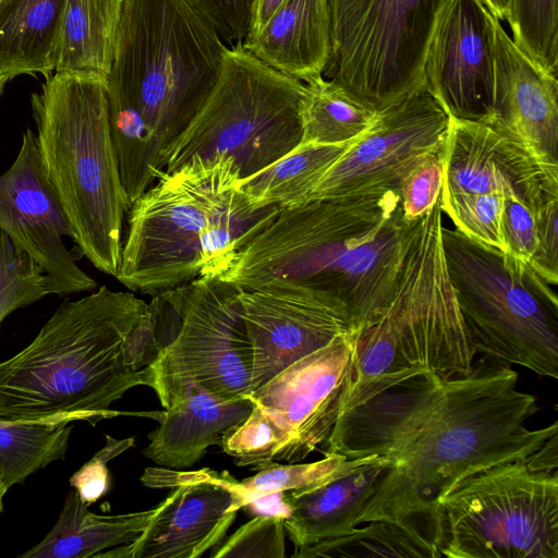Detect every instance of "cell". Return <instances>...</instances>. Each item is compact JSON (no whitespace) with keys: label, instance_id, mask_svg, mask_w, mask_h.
Listing matches in <instances>:
<instances>
[{"label":"cell","instance_id":"1","mask_svg":"<svg viewBox=\"0 0 558 558\" xmlns=\"http://www.w3.org/2000/svg\"><path fill=\"white\" fill-rule=\"evenodd\" d=\"M518 378L510 365L483 356L465 375L423 372L341 413L324 454L389 461L355 525L397 523L440 558L439 500L470 475L525 459L558 434L557 422L526 427L539 407Z\"/></svg>","mask_w":558,"mask_h":558},{"label":"cell","instance_id":"2","mask_svg":"<svg viewBox=\"0 0 558 558\" xmlns=\"http://www.w3.org/2000/svg\"><path fill=\"white\" fill-rule=\"evenodd\" d=\"M417 220L399 191L282 208L215 272L240 290L307 289L340 301L356 328L387 303Z\"/></svg>","mask_w":558,"mask_h":558},{"label":"cell","instance_id":"3","mask_svg":"<svg viewBox=\"0 0 558 558\" xmlns=\"http://www.w3.org/2000/svg\"><path fill=\"white\" fill-rule=\"evenodd\" d=\"M228 47L189 0H122L105 84L123 178L156 167L213 90Z\"/></svg>","mask_w":558,"mask_h":558},{"label":"cell","instance_id":"4","mask_svg":"<svg viewBox=\"0 0 558 558\" xmlns=\"http://www.w3.org/2000/svg\"><path fill=\"white\" fill-rule=\"evenodd\" d=\"M147 303L102 286L63 302L23 350L0 362V420L95 426L123 412L110 405L145 385L146 369L124 365L125 335Z\"/></svg>","mask_w":558,"mask_h":558},{"label":"cell","instance_id":"5","mask_svg":"<svg viewBox=\"0 0 558 558\" xmlns=\"http://www.w3.org/2000/svg\"><path fill=\"white\" fill-rule=\"evenodd\" d=\"M44 171L76 247L116 277L131 201L124 190L102 81L53 72L31 96Z\"/></svg>","mask_w":558,"mask_h":558},{"label":"cell","instance_id":"6","mask_svg":"<svg viewBox=\"0 0 558 558\" xmlns=\"http://www.w3.org/2000/svg\"><path fill=\"white\" fill-rule=\"evenodd\" d=\"M451 283L476 354L558 379V298L529 264L442 225Z\"/></svg>","mask_w":558,"mask_h":558},{"label":"cell","instance_id":"7","mask_svg":"<svg viewBox=\"0 0 558 558\" xmlns=\"http://www.w3.org/2000/svg\"><path fill=\"white\" fill-rule=\"evenodd\" d=\"M306 84L257 59L242 43L227 48L219 77L196 116L161 153L171 171L195 157L230 158L252 177L301 141Z\"/></svg>","mask_w":558,"mask_h":558},{"label":"cell","instance_id":"8","mask_svg":"<svg viewBox=\"0 0 558 558\" xmlns=\"http://www.w3.org/2000/svg\"><path fill=\"white\" fill-rule=\"evenodd\" d=\"M241 180L226 156L195 157L163 170L128 211L117 280L155 295L199 277L201 238Z\"/></svg>","mask_w":558,"mask_h":558},{"label":"cell","instance_id":"9","mask_svg":"<svg viewBox=\"0 0 558 558\" xmlns=\"http://www.w3.org/2000/svg\"><path fill=\"white\" fill-rule=\"evenodd\" d=\"M158 324L167 328L157 360L146 366V386L167 409L196 384L221 400L252 391L254 353L243 316L240 289L199 276L155 294Z\"/></svg>","mask_w":558,"mask_h":558},{"label":"cell","instance_id":"10","mask_svg":"<svg viewBox=\"0 0 558 558\" xmlns=\"http://www.w3.org/2000/svg\"><path fill=\"white\" fill-rule=\"evenodd\" d=\"M447 558H558L557 471L526 458L460 482L439 500Z\"/></svg>","mask_w":558,"mask_h":558},{"label":"cell","instance_id":"11","mask_svg":"<svg viewBox=\"0 0 558 558\" xmlns=\"http://www.w3.org/2000/svg\"><path fill=\"white\" fill-rule=\"evenodd\" d=\"M440 198L413 230L383 316L410 364L442 378L471 371L474 352L451 283ZM375 317V316H374Z\"/></svg>","mask_w":558,"mask_h":558},{"label":"cell","instance_id":"12","mask_svg":"<svg viewBox=\"0 0 558 558\" xmlns=\"http://www.w3.org/2000/svg\"><path fill=\"white\" fill-rule=\"evenodd\" d=\"M448 1L366 0L331 51L330 80L375 112L424 87L426 52Z\"/></svg>","mask_w":558,"mask_h":558},{"label":"cell","instance_id":"13","mask_svg":"<svg viewBox=\"0 0 558 558\" xmlns=\"http://www.w3.org/2000/svg\"><path fill=\"white\" fill-rule=\"evenodd\" d=\"M449 123L439 102L420 88L378 112L373 126L329 168L307 202L399 191L423 157L442 150Z\"/></svg>","mask_w":558,"mask_h":558},{"label":"cell","instance_id":"14","mask_svg":"<svg viewBox=\"0 0 558 558\" xmlns=\"http://www.w3.org/2000/svg\"><path fill=\"white\" fill-rule=\"evenodd\" d=\"M356 330L293 362L246 396L280 429L274 460H304L330 436L340 415Z\"/></svg>","mask_w":558,"mask_h":558},{"label":"cell","instance_id":"15","mask_svg":"<svg viewBox=\"0 0 558 558\" xmlns=\"http://www.w3.org/2000/svg\"><path fill=\"white\" fill-rule=\"evenodd\" d=\"M230 475L208 469L179 472L147 468L141 477L153 488H174L156 507L145 530L134 541L94 558H196L220 544L236 511L228 487Z\"/></svg>","mask_w":558,"mask_h":558},{"label":"cell","instance_id":"16","mask_svg":"<svg viewBox=\"0 0 558 558\" xmlns=\"http://www.w3.org/2000/svg\"><path fill=\"white\" fill-rule=\"evenodd\" d=\"M0 230L44 270L49 294L93 291L96 281L82 270L63 242L71 228L44 171L36 134L26 129L11 167L0 174Z\"/></svg>","mask_w":558,"mask_h":558},{"label":"cell","instance_id":"17","mask_svg":"<svg viewBox=\"0 0 558 558\" xmlns=\"http://www.w3.org/2000/svg\"><path fill=\"white\" fill-rule=\"evenodd\" d=\"M240 300L254 353L252 391L336 337L357 329L344 304L307 289L266 286L240 290Z\"/></svg>","mask_w":558,"mask_h":558},{"label":"cell","instance_id":"18","mask_svg":"<svg viewBox=\"0 0 558 558\" xmlns=\"http://www.w3.org/2000/svg\"><path fill=\"white\" fill-rule=\"evenodd\" d=\"M424 87L452 119L485 121L494 93L492 14L481 0H449L433 32Z\"/></svg>","mask_w":558,"mask_h":558},{"label":"cell","instance_id":"19","mask_svg":"<svg viewBox=\"0 0 558 558\" xmlns=\"http://www.w3.org/2000/svg\"><path fill=\"white\" fill-rule=\"evenodd\" d=\"M442 163V198L501 192L534 210L558 198V167L485 121L450 118Z\"/></svg>","mask_w":558,"mask_h":558},{"label":"cell","instance_id":"20","mask_svg":"<svg viewBox=\"0 0 558 558\" xmlns=\"http://www.w3.org/2000/svg\"><path fill=\"white\" fill-rule=\"evenodd\" d=\"M494 93L485 120L521 143L543 163L558 167V82L536 64L492 15Z\"/></svg>","mask_w":558,"mask_h":558},{"label":"cell","instance_id":"21","mask_svg":"<svg viewBox=\"0 0 558 558\" xmlns=\"http://www.w3.org/2000/svg\"><path fill=\"white\" fill-rule=\"evenodd\" d=\"M389 468L377 456L348 459L330 477L308 488L286 493L290 506L286 533L296 548L355 531V519Z\"/></svg>","mask_w":558,"mask_h":558},{"label":"cell","instance_id":"22","mask_svg":"<svg viewBox=\"0 0 558 558\" xmlns=\"http://www.w3.org/2000/svg\"><path fill=\"white\" fill-rule=\"evenodd\" d=\"M162 412L159 427L149 434L143 454L161 468L185 469L253 410L247 398L227 401L192 384Z\"/></svg>","mask_w":558,"mask_h":558},{"label":"cell","instance_id":"23","mask_svg":"<svg viewBox=\"0 0 558 558\" xmlns=\"http://www.w3.org/2000/svg\"><path fill=\"white\" fill-rule=\"evenodd\" d=\"M242 45L267 65L304 83L323 75L331 57L328 0H284Z\"/></svg>","mask_w":558,"mask_h":558},{"label":"cell","instance_id":"24","mask_svg":"<svg viewBox=\"0 0 558 558\" xmlns=\"http://www.w3.org/2000/svg\"><path fill=\"white\" fill-rule=\"evenodd\" d=\"M156 508L116 515H99L88 510L77 493L71 490L59 518L48 534L20 558H87L104 549L137 538Z\"/></svg>","mask_w":558,"mask_h":558},{"label":"cell","instance_id":"25","mask_svg":"<svg viewBox=\"0 0 558 558\" xmlns=\"http://www.w3.org/2000/svg\"><path fill=\"white\" fill-rule=\"evenodd\" d=\"M65 0H8L0 14V71L10 80L54 72Z\"/></svg>","mask_w":558,"mask_h":558},{"label":"cell","instance_id":"26","mask_svg":"<svg viewBox=\"0 0 558 558\" xmlns=\"http://www.w3.org/2000/svg\"><path fill=\"white\" fill-rule=\"evenodd\" d=\"M122 0H65L54 72L106 83Z\"/></svg>","mask_w":558,"mask_h":558},{"label":"cell","instance_id":"27","mask_svg":"<svg viewBox=\"0 0 558 558\" xmlns=\"http://www.w3.org/2000/svg\"><path fill=\"white\" fill-rule=\"evenodd\" d=\"M359 137L335 145L299 143L276 162L241 180L239 190L253 208L282 209L304 204L324 174Z\"/></svg>","mask_w":558,"mask_h":558},{"label":"cell","instance_id":"28","mask_svg":"<svg viewBox=\"0 0 558 558\" xmlns=\"http://www.w3.org/2000/svg\"><path fill=\"white\" fill-rule=\"evenodd\" d=\"M423 373L402 354L397 337L381 316L356 329L351 372L340 414L354 409L391 386Z\"/></svg>","mask_w":558,"mask_h":558},{"label":"cell","instance_id":"29","mask_svg":"<svg viewBox=\"0 0 558 558\" xmlns=\"http://www.w3.org/2000/svg\"><path fill=\"white\" fill-rule=\"evenodd\" d=\"M301 106L300 143L344 144L364 134L377 120L375 112L323 75L305 82Z\"/></svg>","mask_w":558,"mask_h":558},{"label":"cell","instance_id":"30","mask_svg":"<svg viewBox=\"0 0 558 558\" xmlns=\"http://www.w3.org/2000/svg\"><path fill=\"white\" fill-rule=\"evenodd\" d=\"M72 425L0 420V486L9 490L31 474L64 458Z\"/></svg>","mask_w":558,"mask_h":558},{"label":"cell","instance_id":"31","mask_svg":"<svg viewBox=\"0 0 558 558\" xmlns=\"http://www.w3.org/2000/svg\"><path fill=\"white\" fill-rule=\"evenodd\" d=\"M351 534L296 548L295 558L411 557L435 558L433 551L397 523L371 521Z\"/></svg>","mask_w":558,"mask_h":558},{"label":"cell","instance_id":"32","mask_svg":"<svg viewBox=\"0 0 558 558\" xmlns=\"http://www.w3.org/2000/svg\"><path fill=\"white\" fill-rule=\"evenodd\" d=\"M506 20L514 43L536 64L557 75L558 0H510Z\"/></svg>","mask_w":558,"mask_h":558},{"label":"cell","instance_id":"33","mask_svg":"<svg viewBox=\"0 0 558 558\" xmlns=\"http://www.w3.org/2000/svg\"><path fill=\"white\" fill-rule=\"evenodd\" d=\"M342 456L328 454L311 463L279 464L270 462L242 482L231 477L228 487L235 497L238 509L260 496L278 492H295L318 484L335 474L347 461Z\"/></svg>","mask_w":558,"mask_h":558},{"label":"cell","instance_id":"34","mask_svg":"<svg viewBox=\"0 0 558 558\" xmlns=\"http://www.w3.org/2000/svg\"><path fill=\"white\" fill-rule=\"evenodd\" d=\"M440 209L465 236L508 253L502 222L504 193L440 197Z\"/></svg>","mask_w":558,"mask_h":558},{"label":"cell","instance_id":"35","mask_svg":"<svg viewBox=\"0 0 558 558\" xmlns=\"http://www.w3.org/2000/svg\"><path fill=\"white\" fill-rule=\"evenodd\" d=\"M49 294L41 267L0 230V324L12 312Z\"/></svg>","mask_w":558,"mask_h":558},{"label":"cell","instance_id":"36","mask_svg":"<svg viewBox=\"0 0 558 558\" xmlns=\"http://www.w3.org/2000/svg\"><path fill=\"white\" fill-rule=\"evenodd\" d=\"M283 437L274 421L256 404L250 415L225 435L222 450L240 466L259 470L274 461Z\"/></svg>","mask_w":558,"mask_h":558},{"label":"cell","instance_id":"37","mask_svg":"<svg viewBox=\"0 0 558 558\" xmlns=\"http://www.w3.org/2000/svg\"><path fill=\"white\" fill-rule=\"evenodd\" d=\"M281 517L256 515L210 554L214 558H283L284 525Z\"/></svg>","mask_w":558,"mask_h":558},{"label":"cell","instance_id":"38","mask_svg":"<svg viewBox=\"0 0 558 558\" xmlns=\"http://www.w3.org/2000/svg\"><path fill=\"white\" fill-rule=\"evenodd\" d=\"M444 185L442 150L423 157L402 180L399 193L403 216L415 221L439 201Z\"/></svg>","mask_w":558,"mask_h":558},{"label":"cell","instance_id":"39","mask_svg":"<svg viewBox=\"0 0 558 558\" xmlns=\"http://www.w3.org/2000/svg\"><path fill=\"white\" fill-rule=\"evenodd\" d=\"M134 441V437L118 440L107 435L106 445L70 477V485L87 507L109 490L110 477L107 463L133 447Z\"/></svg>","mask_w":558,"mask_h":558},{"label":"cell","instance_id":"40","mask_svg":"<svg viewBox=\"0 0 558 558\" xmlns=\"http://www.w3.org/2000/svg\"><path fill=\"white\" fill-rule=\"evenodd\" d=\"M227 46L245 39L253 0H189Z\"/></svg>","mask_w":558,"mask_h":558},{"label":"cell","instance_id":"41","mask_svg":"<svg viewBox=\"0 0 558 558\" xmlns=\"http://www.w3.org/2000/svg\"><path fill=\"white\" fill-rule=\"evenodd\" d=\"M158 300L147 303L146 311L124 337L122 357L125 366L141 369L153 364L161 350L157 329Z\"/></svg>","mask_w":558,"mask_h":558},{"label":"cell","instance_id":"42","mask_svg":"<svg viewBox=\"0 0 558 558\" xmlns=\"http://www.w3.org/2000/svg\"><path fill=\"white\" fill-rule=\"evenodd\" d=\"M502 222L507 254L530 264L536 250L535 210L514 195L505 196Z\"/></svg>","mask_w":558,"mask_h":558},{"label":"cell","instance_id":"43","mask_svg":"<svg viewBox=\"0 0 558 558\" xmlns=\"http://www.w3.org/2000/svg\"><path fill=\"white\" fill-rule=\"evenodd\" d=\"M536 250L530 266L548 283H558V198L535 210Z\"/></svg>","mask_w":558,"mask_h":558},{"label":"cell","instance_id":"44","mask_svg":"<svg viewBox=\"0 0 558 558\" xmlns=\"http://www.w3.org/2000/svg\"><path fill=\"white\" fill-rule=\"evenodd\" d=\"M330 10L331 51L344 39L366 0H328Z\"/></svg>","mask_w":558,"mask_h":558},{"label":"cell","instance_id":"45","mask_svg":"<svg viewBox=\"0 0 558 558\" xmlns=\"http://www.w3.org/2000/svg\"><path fill=\"white\" fill-rule=\"evenodd\" d=\"M243 509L256 515L287 518L290 506L286 501V493H271L248 501Z\"/></svg>","mask_w":558,"mask_h":558},{"label":"cell","instance_id":"46","mask_svg":"<svg viewBox=\"0 0 558 558\" xmlns=\"http://www.w3.org/2000/svg\"><path fill=\"white\" fill-rule=\"evenodd\" d=\"M283 1L284 0H253L250 26L246 36L257 34Z\"/></svg>","mask_w":558,"mask_h":558},{"label":"cell","instance_id":"47","mask_svg":"<svg viewBox=\"0 0 558 558\" xmlns=\"http://www.w3.org/2000/svg\"><path fill=\"white\" fill-rule=\"evenodd\" d=\"M481 2L500 22L507 19L510 0H481Z\"/></svg>","mask_w":558,"mask_h":558},{"label":"cell","instance_id":"48","mask_svg":"<svg viewBox=\"0 0 558 558\" xmlns=\"http://www.w3.org/2000/svg\"><path fill=\"white\" fill-rule=\"evenodd\" d=\"M9 81H11V80H10V77H9L5 73H3L2 71H0V96H1V94H2V92H3V88H4L5 84H7Z\"/></svg>","mask_w":558,"mask_h":558},{"label":"cell","instance_id":"49","mask_svg":"<svg viewBox=\"0 0 558 558\" xmlns=\"http://www.w3.org/2000/svg\"><path fill=\"white\" fill-rule=\"evenodd\" d=\"M8 490L0 486V514L3 510V497Z\"/></svg>","mask_w":558,"mask_h":558},{"label":"cell","instance_id":"50","mask_svg":"<svg viewBox=\"0 0 558 558\" xmlns=\"http://www.w3.org/2000/svg\"><path fill=\"white\" fill-rule=\"evenodd\" d=\"M8 0H0V14L1 12L3 11L5 4H7Z\"/></svg>","mask_w":558,"mask_h":558}]
</instances>
